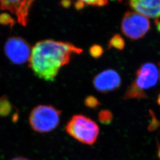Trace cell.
Listing matches in <instances>:
<instances>
[{
  "label": "cell",
  "mask_w": 160,
  "mask_h": 160,
  "mask_svg": "<svg viewBox=\"0 0 160 160\" xmlns=\"http://www.w3.org/2000/svg\"><path fill=\"white\" fill-rule=\"evenodd\" d=\"M5 52L12 62L22 64L30 59L32 50L29 44L20 38H12L6 42Z\"/></svg>",
  "instance_id": "obj_6"
},
{
  "label": "cell",
  "mask_w": 160,
  "mask_h": 160,
  "mask_svg": "<svg viewBox=\"0 0 160 160\" xmlns=\"http://www.w3.org/2000/svg\"><path fill=\"white\" fill-rule=\"evenodd\" d=\"M128 5L136 12L145 17L154 19L155 22L160 17V0H132Z\"/></svg>",
  "instance_id": "obj_8"
},
{
  "label": "cell",
  "mask_w": 160,
  "mask_h": 160,
  "mask_svg": "<svg viewBox=\"0 0 160 160\" xmlns=\"http://www.w3.org/2000/svg\"><path fill=\"white\" fill-rule=\"evenodd\" d=\"M32 2L31 1H0V8L11 11L16 15L20 23L26 24Z\"/></svg>",
  "instance_id": "obj_9"
},
{
  "label": "cell",
  "mask_w": 160,
  "mask_h": 160,
  "mask_svg": "<svg viewBox=\"0 0 160 160\" xmlns=\"http://www.w3.org/2000/svg\"><path fill=\"white\" fill-rule=\"evenodd\" d=\"M96 90L107 93L117 90L121 85V78L118 72L113 69H107L96 75L92 81Z\"/></svg>",
  "instance_id": "obj_7"
},
{
  "label": "cell",
  "mask_w": 160,
  "mask_h": 160,
  "mask_svg": "<svg viewBox=\"0 0 160 160\" xmlns=\"http://www.w3.org/2000/svg\"><path fill=\"white\" fill-rule=\"evenodd\" d=\"M159 77V71L155 64L147 62L142 65L136 72L134 81L128 88L124 100L147 98L145 91L154 87Z\"/></svg>",
  "instance_id": "obj_2"
},
{
  "label": "cell",
  "mask_w": 160,
  "mask_h": 160,
  "mask_svg": "<svg viewBox=\"0 0 160 160\" xmlns=\"http://www.w3.org/2000/svg\"><path fill=\"white\" fill-rule=\"evenodd\" d=\"M150 28L151 24L148 18L136 12H126L121 23L123 33L132 40L142 38Z\"/></svg>",
  "instance_id": "obj_5"
},
{
  "label": "cell",
  "mask_w": 160,
  "mask_h": 160,
  "mask_svg": "<svg viewBox=\"0 0 160 160\" xmlns=\"http://www.w3.org/2000/svg\"><path fill=\"white\" fill-rule=\"evenodd\" d=\"M65 129L75 139L88 145L95 143L99 135V127L97 123L82 114L73 116L67 123Z\"/></svg>",
  "instance_id": "obj_3"
},
{
  "label": "cell",
  "mask_w": 160,
  "mask_h": 160,
  "mask_svg": "<svg viewBox=\"0 0 160 160\" xmlns=\"http://www.w3.org/2000/svg\"><path fill=\"white\" fill-rule=\"evenodd\" d=\"M84 7L86 6H92V7H100L103 6H106L109 1H103V0H99V1H82Z\"/></svg>",
  "instance_id": "obj_14"
},
{
  "label": "cell",
  "mask_w": 160,
  "mask_h": 160,
  "mask_svg": "<svg viewBox=\"0 0 160 160\" xmlns=\"http://www.w3.org/2000/svg\"><path fill=\"white\" fill-rule=\"evenodd\" d=\"M157 103L160 106V94H159L158 97L157 98Z\"/></svg>",
  "instance_id": "obj_18"
},
{
  "label": "cell",
  "mask_w": 160,
  "mask_h": 160,
  "mask_svg": "<svg viewBox=\"0 0 160 160\" xmlns=\"http://www.w3.org/2000/svg\"><path fill=\"white\" fill-rule=\"evenodd\" d=\"M84 104L87 107L92 109L96 108L98 106L100 105V102L96 97L92 96H89L86 97L84 101Z\"/></svg>",
  "instance_id": "obj_13"
},
{
  "label": "cell",
  "mask_w": 160,
  "mask_h": 160,
  "mask_svg": "<svg viewBox=\"0 0 160 160\" xmlns=\"http://www.w3.org/2000/svg\"><path fill=\"white\" fill-rule=\"evenodd\" d=\"M90 54L92 57L98 58L103 55L104 50L103 48L98 45H94L90 48Z\"/></svg>",
  "instance_id": "obj_12"
},
{
  "label": "cell",
  "mask_w": 160,
  "mask_h": 160,
  "mask_svg": "<svg viewBox=\"0 0 160 160\" xmlns=\"http://www.w3.org/2000/svg\"><path fill=\"white\" fill-rule=\"evenodd\" d=\"M75 8L77 10H82L84 8V6L83 4L82 1H78L74 2Z\"/></svg>",
  "instance_id": "obj_15"
},
{
  "label": "cell",
  "mask_w": 160,
  "mask_h": 160,
  "mask_svg": "<svg viewBox=\"0 0 160 160\" xmlns=\"http://www.w3.org/2000/svg\"><path fill=\"white\" fill-rule=\"evenodd\" d=\"M125 46V43L123 38L120 34H116L109 40L108 49L112 48L118 50H123Z\"/></svg>",
  "instance_id": "obj_10"
},
{
  "label": "cell",
  "mask_w": 160,
  "mask_h": 160,
  "mask_svg": "<svg viewBox=\"0 0 160 160\" xmlns=\"http://www.w3.org/2000/svg\"><path fill=\"white\" fill-rule=\"evenodd\" d=\"M61 4L65 8H68L71 4V2L70 1H65L61 2Z\"/></svg>",
  "instance_id": "obj_16"
},
{
  "label": "cell",
  "mask_w": 160,
  "mask_h": 160,
  "mask_svg": "<svg viewBox=\"0 0 160 160\" xmlns=\"http://www.w3.org/2000/svg\"><path fill=\"white\" fill-rule=\"evenodd\" d=\"M82 49L69 42L43 40L32 49L29 61L36 74L45 80L52 81L59 69L69 62L71 57L80 55Z\"/></svg>",
  "instance_id": "obj_1"
},
{
  "label": "cell",
  "mask_w": 160,
  "mask_h": 160,
  "mask_svg": "<svg viewBox=\"0 0 160 160\" xmlns=\"http://www.w3.org/2000/svg\"><path fill=\"white\" fill-rule=\"evenodd\" d=\"M12 160H28L27 158H23V157H16L14 159H12Z\"/></svg>",
  "instance_id": "obj_17"
},
{
  "label": "cell",
  "mask_w": 160,
  "mask_h": 160,
  "mask_svg": "<svg viewBox=\"0 0 160 160\" xmlns=\"http://www.w3.org/2000/svg\"><path fill=\"white\" fill-rule=\"evenodd\" d=\"M159 67H160V73H159V74H160V62L159 63Z\"/></svg>",
  "instance_id": "obj_19"
},
{
  "label": "cell",
  "mask_w": 160,
  "mask_h": 160,
  "mask_svg": "<svg viewBox=\"0 0 160 160\" xmlns=\"http://www.w3.org/2000/svg\"><path fill=\"white\" fill-rule=\"evenodd\" d=\"M98 118L102 123L108 125L113 120V114L109 110H103L99 113Z\"/></svg>",
  "instance_id": "obj_11"
},
{
  "label": "cell",
  "mask_w": 160,
  "mask_h": 160,
  "mask_svg": "<svg viewBox=\"0 0 160 160\" xmlns=\"http://www.w3.org/2000/svg\"><path fill=\"white\" fill-rule=\"evenodd\" d=\"M61 113V111L53 106L40 105L32 110L29 122L36 132H49L58 126Z\"/></svg>",
  "instance_id": "obj_4"
}]
</instances>
